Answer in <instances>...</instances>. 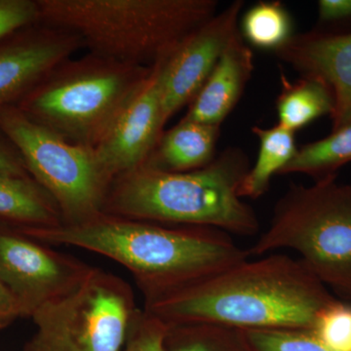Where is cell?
<instances>
[{
	"label": "cell",
	"instance_id": "6da1fadb",
	"mask_svg": "<svg viewBox=\"0 0 351 351\" xmlns=\"http://www.w3.org/2000/svg\"><path fill=\"white\" fill-rule=\"evenodd\" d=\"M337 300L300 258L274 254L247 258L145 302V311L168 325L313 331L321 313Z\"/></svg>",
	"mask_w": 351,
	"mask_h": 351
},
{
	"label": "cell",
	"instance_id": "7a4b0ae2",
	"mask_svg": "<svg viewBox=\"0 0 351 351\" xmlns=\"http://www.w3.org/2000/svg\"><path fill=\"white\" fill-rule=\"evenodd\" d=\"M47 245H69L112 258L133 274L145 302L198 282L249 258L232 235L101 213L77 223L22 232Z\"/></svg>",
	"mask_w": 351,
	"mask_h": 351
},
{
	"label": "cell",
	"instance_id": "3957f363",
	"mask_svg": "<svg viewBox=\"0 0 351 351\" xmlns=\"http://www.w3.org/2000/svg\"><path fill=\"white\" fill-rule=\"evenodd\" d=\"M249 169L246 154L237 147L189 172H169L144 162L113 180L103 212L137 221L202 226L252 237L258 232L260 223L239 195Z\"/></svg>",
	"mask_w": 351,
	"mask_h": 351
},
{
	"label": "cell",
	"instance_id": "277c9868",
	"mask_svg": "<svg viewBox=\"0 0 351 351\" xmlns=\"http://www.w3.org/2000/svg\"><path fill=\"white\" fill-rule=\"evenodd\" d=\"M40 22L75 34L92 54L152 68L216 14L215 0H38Z\"/></svg>",
	"mask_w": 351,
	"mask_h": 351
},
{
	"label": "cell",
	"instance_id": "5b68a950",
	"mask_svg": "<svg viewBox=\"0 0 351 351\" xmlns=\"http://www.w3.org/2000/svg\"><path fill=\"white\" fill-rule=\"evenodd\" d=\"M154 66L89 53L58 64L18 104L34 121L73 144L96 147L144 86Z\"/></svg>",
	"mask_w": 351,
	"mask_h": 351
},
{
	"label": "cell",
	"instance_id": "8992f818",
	"mask_svg": "<svg viewBox=\"0 0 351 351\" xmlns=\"http://www.w3.org/2000/svg\"><path fill=\"white\" fill-rule=\"evenodd\" d=\"M279 249L297 252L325 287L351 304V182L334 175L311 186L291 184L247 252L261 257Z\"/></svg>",
	"mask_w": 351,
	"mask_h": 351
},
{
	"label": "cell",
	"instance_id": "52a82bcc",
	"mask_svg": "<svg viewBox=\"0 0 351 351\" xmlns=\"http://www.w3.org/2000/svg\"><path fill=\"white\" fill-rule=\"evenodd\" d=\"M0 132L19 152L29 175L56 202L64 223H82L103 212L113 179L94 147L64 140L17 106L0 108Z\"/></svg>",
	"mask_w": 351,
	"mask_h": 351
},
{
	"label": "cell",
	"instance_id": "ba28073f",
	"mask_svg": "<svg viewBox=\"0 0 351 351\" xmlns=\"http://www.w3.org/2000/svg\"><path fill=\"white\" fill-rule=\"evenodd\" d=\"M138 309L119 277L92 267L73 291L32 314L23 351H121Z\"/></svg>",
	"mask_w": 351,
	"mask_h": 351
},
{
	"label": "cell",
	"instance_id": "9c48e42d",
	"mask_svg": "<svg viewBox=\"0 0 351 351\" xmlns=\"http://www.w3.org/2000/svg\"><path fill=\"white\" fill-rule=\"evenodd\" d=\"M92 267L46 244L0 226V279L19 302L23 317L63 297Z\"/></svg>",
	"mask_w": 351,
	"mask_h": 351
},
{
	"label": "cell",
	"instance_id": "30bf717a",
	"mask_svg": "<svg viewBox=\"0 0 351 351\" xmlns=\"http://www.w3.org/2000/svg\"><path fill=\"white\" fill-rule=\"evenodd\" d=\"M241 0L216 13L184 39L160 68V106L162 125L191 104L218 64L226 46L239 32Z\"/></svg>",
	"mask_w": 351,
	"mask_h": 351
},
{
	"label": "cell",
	"instance_id": "8fae6325",
	"mask_svg": "<svg viewBox=\"0 0 351 351\" xmlns=\"http://www.w3.org/2000/svg\"><path fill=\"white\" fill-rule=\"evenodd\" d=\"M38 24L0 41V108L22 100L53 69L83 47L73 32Z\"/></svg>",
	"mask_w": 351,
	"mask_h": 351
},
{
	"label": "cell",
	"instance_id": "7c38bea8",
	"mask_svg": "<svg viewBox=\"0 0 351 351\" xmlns=\"http://www.w3.org/2000/svg\"><path fill=\"white\" fill-rule=\"evenodd\" d=\"M163 62L154 66L144 86L95 147L101 166L113 180L144 163L162 134L159 75Z\"/></svg>",
	"mask_w": 351,
	"mask_h": 351
},
{
	"label": "cell",
	"instance_id": "4fadbf2b",
	"mask_svg": "<svg viewBox=\"0 0 351 351\" xmlns=\"http://www.w3.org/2000/svg\"><path fill=\"white\" fill-rule=\"evenodd\" d=\"M274 54L302 76L317 78L334 96L332 130L351 122V32L294 34Z\"/></svg>",
	"mask_w": 351,
	"mask_h": 351
},
{
	"label": "cell",
	"instance_id": "5bb4252c",
	"mask_svg": "<svg viewBox=\"0 0 351 351\" xmlns=\"http://www.w3.org/2000/svg\"><path fill=\"white\" fill-rule=\"evenodd\" d=\"M254 69V55L239 31L228 44L184 119L221 126L241 98Z\"/></svg>",
	"mask_w": 351,
	"mask_h": 351
},
{
	"label": "cell",
	"instance_id": "9a60e30c",
	"mask_svg": "<svg viewBox=\"0 0 351 351\" xmlns=\"http://www.w3.org/2000/svg\"><path fill=\"white\" fill-rule=\"evenodd\" d=\"M219 126L182 119L161 134L145 163L169 172L200 169L215 158Z\"/></svg>",
	"mask_w": 351,
	"mask_h": 351
},
{
	"label": "cell",
	"instance_id": "2e32d148",
	"mask_svg": "<svg viewBox=\"0 0 351 351\" xmlns=\"http://www.w3.org/2000/svg\"><path fill=\"white\" fill-rule=\"evenodd\" d=\"M62 223L56 202L32 177L0 175V226L24 232Z\"/></svg>",
	"mask_w": 351,
	"mask_h": 351
},
{
	"label": "cell",
	"instance_id": "e0dca14e",
	"mask_svg": "<svg viewBox=\"0 0 351 351\" xmlns=\"http://www.w3.org/2000/svg\"><path fill=\"white\" fill-rule=\"evenodd\" d=\"M281 75V91L276 101L278 125L295 133L314 120L332 117L334 96L324 82L309 76L290 82Z\"/></svg>",
	"mask_w": 351,
	"mask_h": 351
},
{
	"label": "cell",
	"instance_id": "ac0fdd59",
	"mask_svg": "<svg viewBox=\"0 0 351 351\" xmlns=\"http://www.w3.org/2000/svg\"><path fill=\"white\" fill-rule=\"evenodd\" d=\"M252 131L260 142L258 157L240 184L239 195L257 199L269 191L272 177L280 175L294 158L298 147L294 132L278 124L270 128L255 126Z\"/></svg>",
	"mask_w": 351,
	"mask_h": 351
},
{
	"label": "cell",
	"instance_id": "d6986e66",
	"mask_svg": "<svg viewBox=\"0 0 351 351\" xmlns=\"http://www.w3.org/2000/svg\"><path fill=\"white\" fill-rule=\"evenodd\" d=\"M351 162V122L339 127L326 138L298 149L294 158L280 175L300 173L316 180L338 175V170Z\"/></svg>",
	"mask_w": 351,
	"mask_h": 351
},
{
	"label": "cell",
	"instance_id": "ffe728a7",
	"mask_svg": "<svg viewBox=\"0 0 351 351\" xmlns=\"http://www.w3.org/2000/svg\"><path fill=\"white\" fill-rule=\"evenodd\" d=\"M164 351L255 350L241 330L207 323H186L169 325Z\"/></svg>",
	"mask_w": 351,
	"mask_h": 351
},
{
	"label": "cell",
	"instance_id": "44dd1931",
	"mask_svg": "<svg viewBox=\"0 0 351 351\" xmlns=\"http://www.w3.org/2000/svg\"><path fill=\"white\" fill-rule=\"evenodd\" d=\"M239 34L254 47L274 52L294 36L292 17L280 1H260L242 16Z\"/></svg>",
	"mask_w": 351,
	"mask_h": 351
},
{
	"label": "cell",
	"instance_id": "7402d4cb",
	"mask_svg": "<svg viewBox=\"0 0 351 351\" xmlns=\"http://www.w3.org/2000/svg\"><path fill=\"white\" fill-rule=\"evenodd\" d=\"M255 351H335L313 331L304 330H256L244 331Z\"/></svg>",
	"mask_w": 351,
	"mask_h": 351
},
{
	"label": "cell",
	"instance_id": "603a6c76",
	"mask_svg": "<svg viewBox=\"0 0 351 351\" xmlns=\"http://www.w3.org/2000/svg\"><path fill=\"white\" fill-rule=\"evenodd\" d=\"M313 332L335 351H351V304L332 302L321 313Z\"/></svg>",
	"mask_w": 351,
	"mask_h": 351
},
{
	"label": "cell",
	"instance_id": "cb8c5ba5",
	"mask_svg": "<svg viewBox=\"0 0 351 351\" xmlns=\"http://www.w3.org/2000/svg\"><path fill=\"white\" fill-rule=\"evenodd\" d=\"M169 325L145 311H138L121 351H164Z\"/></svg>",
	"mask_w": 351,
	"mask_h": 351
},
{
	"label": "cell",
	"instance_id": "d4e9b609",
	"mask_svg": "<svg viewBox=\"0 0 351 351\" xmlns=\"http://www.w3.org/2000/svg\"><path fill=\"white\" fill-rule=\"evenodd\" d=\"M39 22L38 1L0 0V41Z\"/></svg>",
	"mask_w": 351,
	"mask_h": 351
},
{
	"label": "cell",
	"instance_id": "484cf974",
	"mask_svg": "<svg viewBox=\"0 0 351 351\" xmlns=\"http://www.w3.org/2000/svg\"><path fill=\"white\" fill-rule=\"evenodd\" d=\"M317 12L322 25L348 22L351 21V0H320Z\"/></svg>",
	"mask_w": 351,
	"mask_h": 351
},
{
	"label": "cell",
	"instance_id": "4316f807",
	"mask_svg": "<svg viewBox=\"0 0 351 351\" xmlns=\"http://www.w3.org/2000/svg\"><path fill=\"white\" fill-rule=\"evenodd\" d=\"M0 175L31 177L25 169L19 152L13 145L0 138Z\"/></svg>",
	"mask_w": 351,
	"mask_h": 351
},
{
	"label": "cell",
	"instance_id": "83f0119b",
	"mask_svg": "<svg viewBox=\"0 0 351 351\" xmlns=\"http://www.w3.org/2000/svg\"><path fill=\"white\" fill-rule=\"evenodd\" d=\"M20 317H23V313L19 302L0 279V329L9 326Z\"/></svg>",
	"mask_w": 351,
	"mask_h": 351
}]
</instances>
